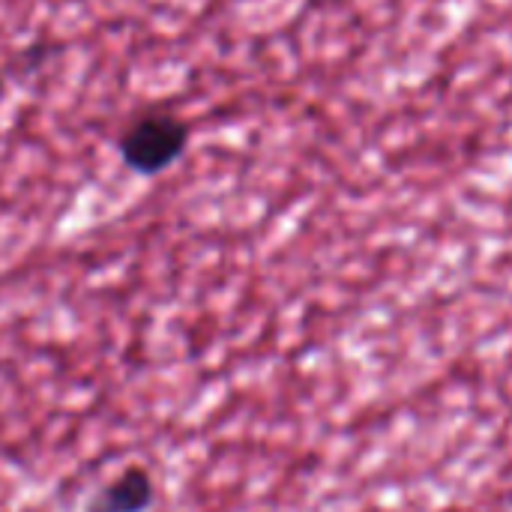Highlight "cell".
Listing matches in <instances>:
<instances>
[{
  "label": "cell",
  "mask_w": 512,
  "mask_h": 512,
  "mask_svg": "<svg viewBox=\"0 0 512 512\" xmlns=\"http://www.w3.org/2000/svg\"><path fill=\"white\" fill-rule=\"evenodd\" d=\"M189 147V126L177 114L147 111L129 123L120 135V159L129 171L141 177H156L168 171Z\"/></svg>",
  "instance_id": "6da1fadb"
},
{
  "label": "cell",
  "mask_w": 512,
  "mask_h": 512,
  "mask_svg": "<svg viewBox=\"0 0 512 512\" xmlns=\"http://www.w3.org/2000/svg\"><path fill=\"white\" fill-rule=\"evenodd\" d=\"M156 501V483L144 468H129L96 492L84 512H147Z\"/></svg>",
  "instance_id": "7a4b0ae2"
},
{
  "label": "cell",
  "mask_w": 512,
  "mask_h": 512,
  "mask_svg": "<svg viewBox=\"0 0 512 512\" xmlns=\"http://www.w3.org/2000/svg\"><path fill=\"white\" fill-rule=\"evenodd\" d=\"M3 90H6V84H3V78H0V102H3Z\"/></svg>",
  "instance_id": "3957f363"
}]
</instances>
